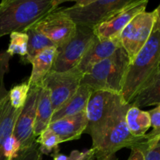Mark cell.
Masks as SVG:
<instances>
[{
    "label": "cell",
    "instance_id": "31",
    "mask_svg": "<svg viewBox=\"0 0 160 160\" xmlns=\"http://www.w3.org/2000/svg\"><path fill=\"white\" fill-rule=\"evenodd\" d=\"M155 11H156V17H157V19L159 20V21L160 22V4L159 6H158L157 8H156V9H155Z\"/></svg>",
    "mask_w": 160,
    "mask_h": 160
},
{
    "label": "cell",
    "instance_id": "16",
    "mask_svg": "<svg viewBox=\"0 0 160 160\" xmlns=\"http://www.w3.org/2000/svg\"><path fill=\"white\" fill-rule=\"evenodd\" d=\"M56 48V47L47 48L30 61L29 63L32 65L31 76L28 79L30 86L42 85L44 78L52 68Z\"/></svg>",
    "mask_w": 160,
    "mask_h": 160
},
{
    "label": "cell",
    "instance_id": "6",
    "mask_svg": "<svg viewBox=\"0 0 160 160\" xmlns=\"http://www.w3.org/2000/svg\"><path fill=\"white\" fill-rule=\"evenodd\" d=\"M134 0H80L73 6L61 8L77 26L93 29L126 8Z\"/></svg>",
    "mask_w": 160,
    "mask_h": 160
},
{
    "label": "cell",
    "instance_id": "29",
    "mask_svg": "<svg viewBox=\"0 0 160 160\" xmlns=\"http://www.w3.org/2000/svg\"><path fill=\"white\" fill-rule=\"evenodd\" d=\"M128 160H144V155L142 152L138 148H133Z\"/></svg>",
    "mask_w": 160,
    "mask_h": 160
},
{
    "label": "cell",
    "instance_id": "8",
    "mask_svg": "<svg viewBox=\"0 0 160 160\" xmlns=\"http://www.w3.org/2000/svg\"><path fill=\"white\" fill-rule=\"evenodd\" d=\"M156 20V11H144L136 16L121 32L119 38L121 47L128 54L130 63L148 42Z\"/></svg>",
    "mask_w": 160,
    "mask_h": 160
},
{
    "label": "cell",
    "instance_id": "13",
    "mask_svg": "<svg viewBox=\"0 0 160 160\" xmlns=\"http://www.w3.org/2000/svg\"><path fill=\"white\" fill-rule=\"evenodd\" d=\"M120 47V38L102 40L95 35L84 57L74 69L84 75L97 63L112 56Z\"/></svg>",
    "mask_w": 160,
    "mask_h": 160
},
{
    "label": "cell",
    "instance_id": "19",
    "mask_svg": "<svg viewBox=\"0 0 160 160\" xmlns=\"http://www.w3.org/2000/svg\"><path fill=\"white\" fill-rule=\"evenodd\" d=\"M138 108L160 105V67L152 82L131 102Z\"/></svg>",
    "mask_w": 160,
    "mask_h": 160
},
{
    "label": "cell",
    "instance_id": "27",
    "mask_svg": "<svg viewBox=\"0 0 160 160\" xmlns=\"http://www.w3.org/2000/svg\"><path fill=\"white\" fill-rule=\"evenodd\" d=\"M144 160H160V138L142 152Z\"/></svg>",
    "mask_w": 160,
    "mask_h": 160
},
{
    "label": "cell",
    "instance_id": "33",
    "mask_svg": "<svg viewBox=\"0 0 160 160\" xmlns=\"http://www.w3.org/2000/svg\"><path fill=\"white\" fill-rule=\"evenodd\" d=\"M38 160H44V159H43V156H42H42H41L40 157H39V159H38Z\"/></svg>",
    "mask_w": 160,
    "mask_h": 160
},
{
    "label": "cell",
    "instance_id": "30",
    "mask_svg": "<svg viewBox=\"0 0 160 160\" xmlns=\"http://www.w3.org/2000/svg\"><path fill=\"white\" fill-rule=\"evenodd\" d=\"M95 159V152L94 148H90V149L87 150L85 152V155L84 157L81 158L79 160H94Z\"/></svg>",
    "mask_w": 160,
    "mask_h": 160
},
{
    "label": "cell",
    "instance_id": "23",
    "mask_svg": "<svg viewBox=\"0 0 160 160\" xmlns=\"http://www.w3.org/2000/svg\"><path fill=\"white\" fill-rule=\"evenodd\" d=\"M30 84L28 81L13 86L9 91V101L14 109H22L28 98L30 91Z\"/></svg>",
    "mask_w": 160,
    "mask_h": 160
},
{
    "label": "cell",
    "instance_id": "17",
    "mask_svg": "<svg viewBox=\"0 0 160 160\" xmlns=\"http://www.w3.org/2000/svg\"><path fill=\"white\" fill-rule=\"evenodd\" d=\"M53 109L49 92L42 86L39 92L36 108L34 133L36 138L48 128L53 115Z\"/></svg>",
    "mask_w": 160,
    "mask_h": 160
},
{
    "label": "cell",
    "instance_id": "1",
    "mask_svg": "<svg viewBox=\"0 0 160 160\" xmlns=\"http://www.w3.org/2000/svg\"><path fill=\"white\" fill-rule=\"evenodd\" d=\"M160 67V22L156 17L152 31L143 48L129 64L121 95L131 104L154 78Z\"/></svg>",
    "mask_w": 160,
    "mask_h": 160
},
{
    "label": "cell",
    "instance_id": "21",
    "mask_svg": "<svg viewBox=\"0 0 160 160\" xmlns=\"http://www.w3.org/2000/svg\"><path fill=\"white\" fill-rule=\"evenodd\" d=\"M37 138L36 142L38 145L41 154L44 156V155H52L59 152V145L62 142L59 136L49 128L45 129Z\"/></svg>",
    "mask_w": 160,
    "mask_h": 160
},
{
    "label": "cell",
    "instance_id": "18",
    "mask_svg": "<svg viewBox=\"0 0 160 160\" xmlns=\"http://www.w3.org/2000/svg\"><path fill=\"white\" fill-rule=\"evenodd\" d=\"M125 119L130 132L134 137H143L151 128V119L148 112L132 105L127 111Z\"/></svg>",
    "mask_w": 160,
    "mask_h": 160
},
{
    "label": "cell",
    "instance_id": "4",
    "mask_svg": "<svg viewBox=\"0 0 160 160\" xmlns=\"http://www.w3.org/2000/svg\"><path fill=\"white\" fill-rule=\"evenodd\" d=\"M130 64L128 54L122 47L111 56L101 61L83 76L81 84L95 91L120 95Z\"/></svg>",
    "mask_w": 160,
    "mask_h": 160
},
{
    "label": "cell",
    "instance_id": "26",
    "mask_svg": "<svg viewBox=\"0 0 160 160\" xmlns=\"http://www.w3.org/2000/svg\"><path fill=\"white\" fill-rule=\"evenodd\" d=\"M42 156L37 142L26 149L20 150L13 160H38ZM43 156V155H42Z\"/></svg>",
    "mask_w": 160,
    "mask_h": 160
},
{
    "label": "cell",
    "instance_id": "24",
    "mask_svg": "<svg viewBox=\"0 0 160 160\" xmlns=\"http://www.w3.org/2000/svg\"><path fill=\"white\" fill-rule=\"evenodd\" d=\"M20 151V145L13 135H11L0 146V160H13Z\"/></svg>",
    "mask_w": 160,
    "mask_h": 160
},
{
    "label": "cell",
    "instance_id": "10",
    "mask_svg": "<svg viewBox=\"0 0 160 160\" xmlns=\"http://www.w3.org/2000/svg\"><path fill=\"white\" fill-rule=\"evenodd\" d=\"M33 27L48 38L56 48L62 46L73 38L77 30L74 22L62 12L61 8L47 14Z\"/></svg>",
    "mask_w": 160,
    "mask_h": 160
},
{
    "label": "cell",
    "instance_id": "22",
    "mask_svg": "<svg viewBox=\"0 0 160 160\" xmlns=\"http://www.w3.org/2000/svg\"><path fill=\"white\" fill-rule=\"evenodd\" d=\"M10 41L6 52L10 57L14 55H20L23 58L28 54V36L25 32H13L9 34Z\"/></svg>",
    "mask_w": 160,
    "mask_h": 160
},
{
    "label": "cell",
    "instance_id": "15",
    "mask_svg": "<svg viewBox=\"0 0 160 160\" xmlns=\"http://www.w3.org/2000/svg\"><path fill=\"white\" fill-rule=\"evenodd\" d=\"M92 92L93 91L90 87L86 84H81L79 88L75 92L74 95L63 106L53 112L51 123L64 117L78 115L86 111L88 102Z\"/></svg>",
    "mask_w": 160,
    "mask_h": 160
},
{
    "label": "cell",
    "instance_id": "32",
    "mask_svg": "<svg viewBox=\"0 0 160 160\" xmlns=\"http://www.w3.org/2000/svg\"><path fill=\"white\" fill-rule=\"evenodd\" d=\"M4 103V102H3ZM3 103L1 105V106H0V117H1V114H2V105H3Z\"/></svg>",
    "mask_w": 160,
    "mask_h": 160
},
{
    "label": "cell",
    "instance_id": "11",
    "mask_svg": "<svg viewBox=\"0 0 160 160\" xmlns=\"http://www.w3.org/2000/svg\"><path fill=\"white\" fill-rule=\"evenodd\" d=\"M42 85H31L24 106L16 121L12 135L19 143L20 150L26 149L36 142L34 127L36 108Z\"/></svg>",
    "mask_w": 160,
    "mask_h": 160
},
{
    "label": "cell",
    "instance_id": "14",
    "mask_svg": "<svg viewBox=\"0 0 160 160\" xmlns=\"http://www.w3.org/2000/svg\"><path fill=\"white\" fill-rule=\"evenodd\" d=\"M87 123L86 111H84L78 115L64 117L52 122L48 128L59 136L62 142H65L79 139L85 131Z\"/></svg>",
    "mask_w": 160,
    "mask_h": 160
},
{
    "label": "cell",
    "instance_id": "20",
    "mask_svg": "<svg viewBox=\"0 0 160 160\" xmlns=\"http://www.w3.org/2000/svg\"><path fill=\"white\" fill-rule=\"evenodd\" d=\"M25 33L28 36V54L25 57L21 58V62L23 63H29L33 58L44 50L52 47H56L48 38L38 31L33 26L28 28Z\"/></svg>",
    "mask_w": 160,
    "mask_h": 160
},
{
    "label": "cell",
    "instance_id": "28",
    "mask_svg": "<svg viewBox=\"0 0 160 160\" xmlns=\"http://www.w3.org/2000/svg\"><path fill=\"white\" fill-rule=\"evenodd\" d=\"M85 152L86 151L80 152L78 150H73L69 156H66V155L61 154L59 152L55 153L51 156L53 158V160H79L84 157Z\"/></svg>",
    "mask_w": 160,
    "mask_h": 160
},
{
    "label": "cell",
    "instance_id": "3",
    "mask_svg": "<svg viewBox=\"0 0 160 160\" xmlns=\"http://www.w3.org/2000/svg\"><path fill=\"white\" fill-rule=\"evenodd\" d=\"M130 106L123 100L118 106L101 145L95 150L97 160H118L116 153L123 148H138L144 152L148 147L146 134L134 137L127 126L125 116Z\"/></svg>",
    "mask_w": 160,
    "mask_h": 160
},
{
    "label": "cell",
    "instance_id": "25",
    "mask_svg": "<svg viewBox=\"0 0 160 160\" xmlns=\"http://www.w3.org/2000/svg\"><path fill=\"white\" fill-rule=\"evenodd\" d=\"M148 113L151 119V127L152 128V131L146 134L149 146L160 138V105H158L156 108L148 111Z\"/></svg>",
    "mask_w": 160,
    "mask_h": 160
},
{
    "label": "cell",
    "instance_id": "5",
    "mask_svg": "<svg viewBox=\"0 0 160 160\" xmlns=\"http://www.w3.org/2000/svg\"><path fill=\"white\" fill-rule=\"evenodd\" d=\"M122 100L120 95L104 91H95L91 95L86 108L88 123L84 133L91 136L95 150L101 145Z\"/></svg>",
    "mask_w": 160,
    "mask_h": 160
},
{
    "label": "cell",
    "instance_id": "7",
    "mask_svg": "<svg viewBox=\"0 0 160 160\" xmlns=\"http://www.w3.org/2000/svg\"><path fill=\"white\" fill-rule=\"evenodd\" d=\"M95 38L92 28L77 26L73 38L56 48V57L52 70L65 72L74 69L84 57Z\"/></svg>",
    "mask_w": 160,
    "mask_h": 160
},
{
    "label": "cell",
    "instance_id": "9",
    "mask_svg": "<svg viewBox=\"0 0 160 160\" xmlns=\"http://www.w3.org/2000/svg\"><path fill=\"white\" fill-rule=\"evenodd\" d=\"M84 75L76 69L65 72L51 70L44 78L42 86L49 92L53 112L63 106L79 88Z\"/></svg>",
    "mask_w": 160,
    "mask_h": 160
},
{
    "label": "cell",
    "instance_id": "12",
    "mask_svg": "<svg viewBox=\"0 0 160 160\" xmlns=\"http://www.w3.org/2000/svg\"><path fill=\"white\" fill-rule=\"evenodd\" d=\"M147 0H134L131 4L111 17L109 20L93 28L95 35L99 39L119 38L127 25L141 12L145 11Z\"/></svg>",
    "mask_w": 160,
    "mask_h": 160
},
{
    "label": "cell",
    "instance_id": "2",
    "mask_svg": "<svg viewBox=\"0 0 160 160\" xmlns=\"http://www.w3.org/2000/svg\"><path fill=\"white\" fill-rule=\"evenodd\" d=\"M64 1L3 0L0 3V38L13 32H25Z\"/></svg>",
    "mask_w": 160,
    "mask_h": 160
}]
</instances>
